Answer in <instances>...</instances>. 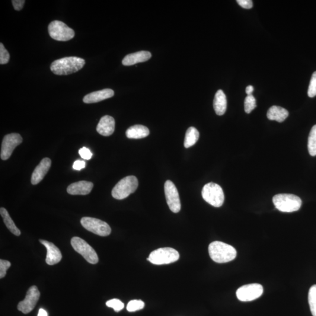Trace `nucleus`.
<instances>
[{"label": "nucleus", "instance_id": "obj_1", "mask_svg": "<svg viewBox=\"0 0 316 316\" xmlns=\"http://www.w3.org/2000/svg\"><path fill=\"white\" fill-rule=\"evenodd\" d=\"M85 60L80 57L72 56L55 60L50 65V70L57 75H68L77 72L84 68Z\"/></svg>", "mask_w": 316, "mask_h": 316}, {"label": "nucleus", "instance_id": "obj_2", "mask_svg": "<svg viewBox=\"0 0 316 316\" xmlns=\"http://www.w3.org/2000/svg\"><path fill=\"white\" fill-rule=\"evenodd\" d=\"M210 257L217 263H226L234 260L237 251L230 245L220 241H214L209 246Z\"/></svg>", "mask_w": 316, "mask_h": 316}, {"label": "nucleus", "instance_id": "obj_3", "mask_svg": "<svg viewBox=\"0 0 316 316\" xmlns=\"http://www.w3.org/2000/svg\"><path fill=\"white\" fill-rule=\"evenodd\" d=\"M273 203L277 210L282 212L292 213L301 209V198L292 194H278L273 197Z\"/></svg>", "mask_w": 316, "mask_h": 316}, {"label": "nucleus", "instance_id": "obj_4", "mask_svg": "<svg viewBox=\"0 0 316 316\" xmlns=\"http://www.w3.org/2000/svg\"><path fill=\"white\" fill-rule=\"evenodd\" d=\"M138 186V181L134 176H129L122 179L112 190V196L117 200H123L129 197L136 191Z\"/></svg>", "mask_w": 316, "mask_h": 316}, {"label": "nucleus", "instance_id": "obj_5", "mask_svg": "<svg viewBox=\"0 0 316 316\" xmlns=\"http://www.w3.org/2000/svg\"><path fill=\"white\" fill-rule=\"evenodd\" d=\"M180 254L174 248H161L152 251L147 260L153 264L160 266L174 263L180 259Z\"/></svg>", "mask_w": 316, "mask_h": 316}, {"label": "nucleus", "instance_id": "obj_6", "mask_svg": "<svg viewBox=\"0 0 316 316\" xmlns=\"http://www.w3.org/2000/svg\"><path fill=\"white\" fill-rule=\"evenodd\" d=\"M202 194L203 199L215 207H221L225 202V194L221 186L215 183L204 185Z\"/></svg>", "mask_w": 316, "mask_h": 316}, {"label": "nucleus", "instance_id": "obj_7", "mask_svg": "<svg viewBox=\"0 0 316 316\" xmlns=\"http://www.w3.org/2000/svg\"><path fill=\"white\" fill-rule=\"evenodd\" d=\"M48 33L50 37L54 40L58 41H68L75 37V31L60 21L51 22L48 26Z\"/></svg>", "mask_w": 316, "mask_h": 316}, {"label": "nucleus", "instance_id": "obj_8", "mask_svg": "<svg viewBox=\"0 0 316 316\" xmlns=\"http://www.w3.org/2000/svg\"><path fill=\"white\" fill-rule=\"evenodd\" d=\"M71 245L73 249L82 255L89 263H98V257L96 252L84 239L78 237H73L71 239Z\"/></svg>", "mask_w": 316, "mask_h": 316}, {"label": "nucleus", "instance_id": "obj_9", "mask_svg": "<svg viewBox=\"0 0 316 316\" xmlns=\"http://www.w3.org/2000/svg\"><path fill=\"white\" fill-rule=\"evenodd\" d=\"M81 224L87 230L94 234L106 237L111 232V229L107 223L95 218L85 217L81 219Z\"/></svg>", "mask_w": 316, "mask_h": 316}, {"label": "nucleus", "instance_id": "obj_10", "mask_svg": "<svg viewBox=\"0 0 316 316\" xmlns=\"http://www.w3.org/2000/svg\"><path fill=\"white\" fill-rule=\"evenodd\" d=\"M264 289L260 284L253 283L242 286L236 292L237 298L242 302H250L259 298L263 295Z\"/></svg>", "mask_w": 316, "mask_h": 316}, {"label": "nucleus", "instance_id": "obj_11", "mask_svg": "<svg viewBox=\"0 0 316 316\" xmlns=\"http://www.w3.org/2000/svg\"><path fill=\"white\" fill-rule=\"evenodd\" d=\"M166 199L169 209L174 213H178L181 209V203L177 188L171 181H166L164 186Z\"/></svg>", "mask_w": 316, "mask_h": 316}, {"label": "nucleus", "instance_id": "obj_12", "mask_svg": "<svg viewBox=\"0 0 316 316\" xmlns=\"http://www.w3.org/2000/svg\"><path fill=\"white\" fill-rule=\"evenodd\" d=\"M22 142V138L20 134L12 133L6 135L2 140L1 158L2 160H7L17 146Z\"/></svg>", "mask_w": 316, "mask_h": 316}, {"label": "nucleus", "instance_id": "obj_13", "mask_svg": "<svg viewBox=\"0 0 316 316\" xmlns=\"http://www.w3.org/2000/svg\"><path fill=\"white\" fill-rule=\"evenodd\" d=\"M41 293L37 286H31L28 289L24 301L18 303L17 309L24 314H28L33 311L37 302L39 301Z\"/></svg>", "mask_w": 316, "mask_h": 316}, {"label": "nucleus", "instance_id": "obj_14", "mask_svg": "<svg viewBox=\"0 0 316 316\" xmlns=\"http://www.w3.org/2000/svg\"><path fill=\"white\" fill-rule=\"evenodd\" d=\"M40 242L46 247L47 255L46 263L49 266H53L59 263L61 261L62 255L59 249L52 242H50L44 239H40Z\"/></svg>", "mask_w": 316, "mask_h": 316}, {"label": "nucleus", "instance_id": "obj_15", "mask_svg": "<svg viewBox=\"0 0 316 316\" xmlns=\"http://www.w3.org/2000/svg\"><path fill=\"white\" fill-rule=\"evenodd\" d=\"M51 167V160L48 158H45L41 161L40 164L35 168L32 175L31 183L35 185L41 182L45 176L49 171Z\"/></svg>", "mask_w": 316, "mask_h": 316}, {"label": "nucleus", "instance_id": "obj_16", "mask_svg": "<svg viewBox=\"0 0 316 316\" xmlns=\"http://www.w3.org/2000/svg\"><path fill=\"white\" fill-rule=\"evenodd\" d=\"M93 187V183L88 181H79L70 184L67 191L72 195H87Z\"/></svg>", "mask_w": 316, "mask_h": 316}, {"label": "nucleus", "instance_id": "obj_17", "mask_svg": "<svg viewBox=\"0 0 316 316\" xmlns=\"http://www.w3.org/2000/svg\"><path fill=\"white\" fill-rule=\"evenodd\" d=\"M115 120L110 116L101 118L97 127V132L101 135L108 136L112 135L115 130Z\"/></svg>", "mask_w": 316, "mask_h": 316}, {"label": "nucleus", "instance_id": "obj_18", "mask_svg": "<svg viewBox=\"0 0 316 316\" xmlns=\"http://www.w3.org/2000/svg\"><path fill=\"white\" fill-rule=\"evenodd\" d=\"M114 95V91L110 89H105L103 90L92 92L90 94L85 95L84 102L85 103L91 104L98 103L105 99L112 97Z\"/></svg>", "mask_w": 316, "mask_h": 316}, {"label": "nucleus", "instance_id": "obj_19", "mask_svg": "<svg viewBox=\"0 0 316 316\" xmlns=\"http://www.w3.org/2000/svg\"><path fill=\"white\" fill-rule=\"evenodd\" d=\"M151 56V53L148 51H139L127 55L123 59L122 63L124 66H132L136 63L147 61Z\"/></svg>", "mask_w": 316, "mask_h": 316}, {"label": "nucleus", "instance_id": "obj_20", "mask_svg": "<svg viewBox=\"0 0 316 316\" xmlns=\"http://www.w3.org/2000/svg\"><path fill=\"white\" fill-rule=\"evenodd\" d=\"M227 101L225 92L222 90L217 91L213 101L214 109L218 116H223L226 113Z\"/></svg>", "mask_w": 316, "mask_h": 316}, {"label": "nucleus", "instance_id": "obj_21", "mask_svg": "<svg viewBox=\"0 0 316 316\" xmlns=\"http://www.w3.org/2000/svg\"><path fill=\"white\" fill-rule=\"evenodd\" d=\"M289 116V112L285 108L276 105L271 107L268 111L267 117L270 120L282 123Z\"/></svg>", "mask_w": 316, "mask_h": 316}, {"label": "nucleus", "instance_id": "obj_22", "mask_svg": "<svg viewBox=\"0 0 316 316\" xmlns=\"http://www.w3.org/2000/svg\"><path fill=\"white\" fill-rule=\"evenodd\" d=\"M126 134L128 138L141 139L149 135V130L145 126L135 125L130 127Z\"/></svg>", "mask_w": 316, "mask_h": 316}, {"label": "nucleus", "instance_id": "obj_23", "mask_svg": "<svg viewBox=\"0 0 316 316\" xmlns=\"http://www.w3.org/2000/svg\"><path fill=\"white\" fill-rule=\"evenodd\" d=\"M0 214H1L4 224L9 230L15 235L20 236L21 235V231L20 229L17 227V226H15L13 220L11 218L7 210L4 208V207H1V208L0 209Z\"/></svg>", "mask_w": 316, "mask_h": 316}, {"label": "nucleus", "instance_id": "obj_24", "mask_svg": "<svg viewBox=\"0 0 316 316\" xmlns=\"http://www.w3.org/2000/svg\"><path fill=\"white\" fill-rule=\"evenodd\" d=\"M199 133L196 128L191 127L187 130L184 142V146L186 148H189L197 142L199 138Z\"/></svg>", "mask_w": 316, "mask_h": 316}, {"label": "nucleus", "instance_id": "obj_25", "mask_svg": "<svg viewBox=\"0 0 316 316\" xmlns=\"http://www.w3.org/2000/svg\"><path fill=\"white\" fill-rule=\"evenodd\" d=\"M308 151L311 156H316V125L312 127L309 134Z\"/></svg>", "mask_w": 316, "mask_h": 316}, {"label": "nucleus", "instance_id": "obj_26", "mask_svg": "<svg viewBox=\"0 0 316 316\" xmlns=\"http://www.w3.org/2000/svg\"><path fill=\"white\" fill-rule=\"evenodd\" d=\"M308 301L312 316H316V285H313L310 288Z\"/></svg>", "mask_w": 316, "mask_h": 316}, {"label": "nucleus", "instance_id": "obj_27", "mask_svg": "<svg viewBox=\"0 0 316 316\" xmlns=\"http://www.w3.org/2000/svg\"><path fill=\"white\" fill-rule=\"evenodd\" d=\"M257 107L256 99L253 95H248L245 99L244 110L246 113L250 114Z\"/></svg>", "mask_w": 316, "mask_h": 316}, {"label": "nucleus", "instance_id": "obj_28", "mask_svg": "<svg viewBox=\"0 0 316 316\" xmlns=\"http://www.w3.org/2000/svg\"><path fill=\"white\" fill-rule=\"evenodd\" d=\"M145 307V303L140 300H133L128 303L127 310L130 312L139 311Z\"/></svg>", "mask_w": 316, "mask_h": 316}, {"label": "nucleus", "instance_id": "obj_29", "mask_svg": "<svg viewBox=\"0 0 316 316\" xmlns=\"http://www.w3.org/2000/svg\"><path fill=\"white\" fill-rule=\"evenodd\" d=\"M107 307L113 308L115 312H119L124 308V303L119 299H113L106 302Z\"/></svg>", "mask_w": 316, "mask_h": 316}, {"label": "nucleus", "instance_id": "obj_30", "mask_svg": "<svg viewBox=\"0 0 316 316\" xmlns=\"http://www.w3.org/2000/svg\"><path fill=\"white\" fill-rule=\"evenodd\" d=\"M9 54L7 49L5 48L4 45L0 44V64L4 65L8 63L9 60Z\"/></svg>", "mask_w": 316, "mask_h": 316}, {"label": "nucleus", "instance_id": "obj_31", "mask_svg": "<svg viewBox=\"0 0 316 316\" xmlns=\"http://www.w3.org/2000/svg\"><path fill=\"white\" fill-rule=\"evenodd\" d=\"M308 95L311 98L316 95V72L313 73L309 86Z\"/></svg>", "mask_w": 316, "mask_h": 316}, {"label": "nucleus", "instance_id": "obj_32", "mask_svg": "<svg viewBox=\"0 0 316 316\" xmlns=\"http://www.w3.org/2000/svg\"><path fill=\"white\" fill-rule=\"evenodd\" d=\"M11 266V264L9 261L4 260H0V278L2 279L5 277L8 268Z\"/></svg>", "mask_w": 316, "mask_h": 316}, {"label": "nucleus", "instance_id": "obj_33", "mask_svg": "<svg viewBox=\"0 0 316 316\" xmlns=\"http://www.w3.org/2000/svg\"><path fill=\"white\" fill-rule=\"evenodd\" d=\"M79 153L80 155L83 159H86V160H89L92 157V154L90 151V150L84 147L79 150Z\"/></svg>", "mask_w": 316, "mask_h": 316}, {"label": "nucleus", "instance_id": "obj_34", "mask_svg": "<svg viewBox=\"0 0 316 316\" xmlns=\"http://www.w3.org/2000/svg\"><path fill=\"white\" fill-rule=\"evenodd\" d=\"M237 2L241 7L245 9H251L253 6L251 0H237Z\"/></svg>", "mask_w": 316, "mask_h": 316}, {"label": "nucleus", "instance_id": "obj_35", "mask_svg": "<svg viewBox=\"0 0 316 316\" xmlns=\"http://www.w3.org/2000/svg\"><path fill=\"white\" fill-rule=\"evenodd\" d=\"M25 1L24 0H12V5L15 10L20 11L23 8Z\"/></svg>", "mask_w": 316, "mask_h": 316}, {"label": "nucleus", "instance_id": "obj_36", "mask_svg": "<svg viewBox=\"0 0 316 316\" xmlns=\"http://www.w3.org/2000/svg\"><path fill=\"white\" fill-rule=\"evenodd\" d=\"M86 167V162L84 161L78 160L74 162L73 165V168L76 171H81Z\"/></svg>", "mask_w": 316, "mask_h": 316}, {"label": "nucleus", "instance_id": "obj_37", "mask_svg": "<svg viewBox=\"0 0 316 316\" xmlns=\"http://www.w3.org/2000/svg\"><path fill=\"white\" fill-rule=\"evenodd\" d=\"M246 93L248 95H252L253 92L254 91V88L253 86H248L247 88H246Z\"/></svg>", "mask_w": 316, "mask_h": 316}, {"label": "nucleus", "instance_id": "obj_38", "mask_svg": "<svg viewBox=\"0 0 316 316\" xmlns=\"http://www.w3.org/2000/svg\"><path fill=\"white\" fill-rule=\"evenodd\" d=\"M38 316H47V312L43 309H40Z\"/></svg>", "mask_w": 316, "mask_h": 316}]
</instances>
